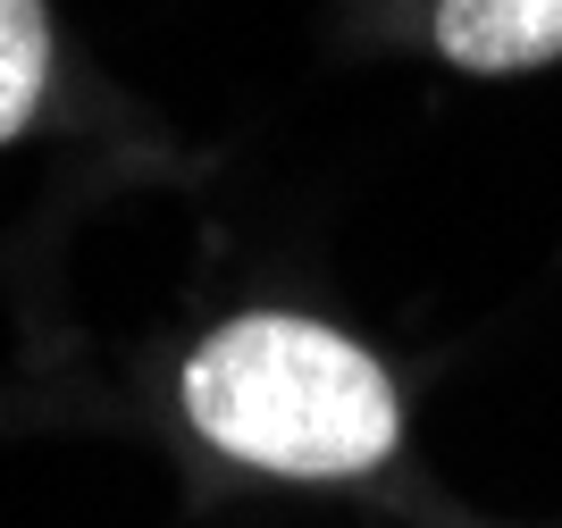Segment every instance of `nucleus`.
I'll use <instances>...</instances> for the list:
<instances>
[{
	"instance_id": "2",
	"label": "nucleus",
	"mask_w": 562,
	"mask_h": 528,
	"mask_svg": "<svg viewBox=\"0 0 562 528\" xmlns=\"http://www.w3.org/2000/svg\"><path fill=\"white\" fill-rule=\"evenodd\" d=\"M437 50L462 76H513L562 59V0H437Z\"/></svg>"
},
{
	"instance_id": "3",
	"label": "nucleus",
	"mask_w": 562,
	"mask_h": 528,
	"mask_svg": "<svg viewBox=\"0 0 562 528\" xmlns=\"http://www.w3.org/2000/svg\"><path fill=\"white\" fill-rule=\"evenodd\" d=\"M50 85V9L43 0H0V143L25 135Z\"/></svg>"
},
{
	"instance_id": "1",
	"label": "nucleus",
	"mask_w": 562,
	"mask_h": 528,
	"mask_svg": "<svg viewBox=\"0 0 562 528\" xmlns=\"http://www.w3.org/2000/svg\"><path fill=\"white\" fill-rule=\"evenodd\" d=\"M186 419L218 453L278 479H361L403 445L395 378L294 311L227 319L186 361Z\"/></svg>"
}]
</instances>
